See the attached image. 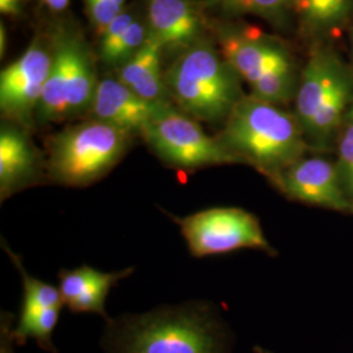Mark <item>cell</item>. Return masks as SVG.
<instances>
[{
  "instance_id": "obj_13",
  "label": "cell",
  "mask_w": 353,
  "mask_h": 353,
  "mask_svg": "<svg viewBox=\"0 0 353 353\" xmlns=\"http://www.w3.org/2000/svg\"><path fill=\"white\" fill-rule=\"evenodd\" d=\"M169 105H159L141 99L115 76L100 79L87 118L140 137L144 127Z\"/></svg>"
},
{
  "instance_id": "obj_20",
  "label": "cell",
  "mask_w": 353,
  "mask_h": 353,
  "mask_svg": "<svg viewBox=\"0 0 353 353\" xmlns=\"http://www.w3.org/2000/svg\"><path fill=\"white\" fill-rule=\"evenodd\" d=\"M204 12L221 16L252 14L270 21H280L290 11V0H203Z\"/></svg>"
},
{
  "instance_id": "obj_12",
  "label": "cell",
  "mask_w": 353,
  "mask_h": 353,
  "mask_svg": "<svg viewBox=\"0 0 353 353\" xmlns=\"http://www.w3.org/2000/svg\"><path fill=\"white\" fill-rule=\"evenodd\" d=\"M272 182L292 201L335 211L351 210V204L341 190L338 172L327 160L303 157Z\"/></svg>"
},
{
  "instance_id": "obj_18",
  "label": "cell",
  "mask_w": 353,
  "mask_h": 353,
  "mask_svg": "<svg viewBox=\"0 0 353 353\" xmlns=\"http://www.w3.org/2000/svg\"><path fill=\"white\" fill-rule=\"evenodd\" d=\"M352 10L353 0H290V11L303 26L316 32L341 26Z\"/></svg>"
},
{
  "instance_id": "obj_7",
  "label": "cell",
  "mask_w": 353,
  "mask_h": 353,
  "mask_svg": "<svg viewBox=\"0 0 353 353\" xmlns=\"http://www.w3.org/2000/svg\"><path fill=\"white\" fill-rule=\"evenodd\" d=\"M194 256L203 258L258 249L272 254L258 217L237 207H214L199 212L174 217Z\"/></svg>"
},
{
  "instance_id": "obj_9",
  "label": "cell",
  "mask_w": 353,
  "mask_h": 353,
  "mask_svg": "<svg viewBox=\"0 0 353 353\" xmlns=\"http://www.w3.org/2000/svg\"><path fill=\"white\" fill-rule=\"evenodd\" d=\"M202 4L195 0H145V20L164 57L176 58L205 39Z\"/></svg>"
},
{
  "instance_id": "obj_1",
  "label": "cell",
  "mask_w": 353,
  "mask_h": 353,
  "mask_svg": "<svg viewBox=\"0 0 353 353\" xmlns=\"http://www.w3.org/2000/svg\"><path fill=\"white\" fill-rule=\"evenodd\" d=\"M103 353H232L233 339L214 303L189 301L109 318Z\"/></svg>"
},
{
  "instance_id": "obj_14",
  "label": "cell",
  "mask_w": 353,
  "mask_h": 353,
  "mask_svg": "<svg viewBox=\"0 0 353 353\" xmlns=\"http://www.w3.org/2000/svg\"><path fill=\"white\" fill-rule=\"evenodd\" d=\"M134 272L126 268L115 272H102L89 265L59 272V290L63 303L74 313H96L108 321L105 303L110 290L122 279Z\"/></svg>"
},
{
  "instance_id": "obj_11",
  "label": "cell",
  "mask_w": 353,
  "mask_h": 353,
  "mask_svg": "<svg viewBox=\"0 0 353 353\" xmlns=\"http://www.w3.org/2000/svg\"><path fill=\"white\" fill-rule=\"evenodd\" d=\"M48 178L45 153L39 151L29 130L11 121L0 128V199L7 201Z\"/></svg>"
},
{
  "instance_id": "obj_2",
  "label": "cell",
  "mask_w": 353,
  "mask_h": 353,
  "mask_svg": "<svg viewBox=\"0 0 353 353\" xmlns=\"http://www.w3.org/2000/svg\"><path fill=\"white\" fill-rule=\"evenodd\" d=\"M216 138L240 163L252 165L270 181L307 151L297 117L252 94L241 99Z\"/></svg>"
},
{
  "instance_id": "obj_22",
  "label": "cell",
  "mask_w": 353,
  "mask_h": 353,
  "mask_svg": "<svg viewBox=\"0 0 353 353\" xmlns=\"http://www.w3.org/2000/svg\"><path fill=\"white\" fill-rule=\"evenodd\" d=\"M3 246L23 278V307H62L64 303L59 288H55L45 281L33 278L30 274L26 272L21 258L16 255L6 243H3Z\"/></svg>"
},
{
  "instance_id": "obj_17",
  "label": "cell",
  "mask_w": 353,
  "mask_h": 353,
  "mask_svg": "<svg viewBox=\"0 0 353 353\" xmlns=\"http://www.w3.org/2000/svg\"><path fill=\"white\" fill-rule=\"evenodd\" d=\"M62 307H21L20 318L11 328L13 341L26 344L29 339L37 341L41 348L57 352L51 341L54 328L57 327Z\"/></svg>"
},
{
  "instance_id": "obj_24",
  "label": "cell",
  "mask_w": 353,
  "mask_h": 353,
  "mask_svg": "<svg viewBox=\"0 0 353 353\" xmlns=\"http://www.w3.org/2000/svg\"><path fill=\"white\" fill-rule=\"evenodd\" d=\"M89 21L101 34L114 19L126 10L127 0H84Z\"/></svg>"
},
{
  "instance_id": "obj_28",
  "label": "cell",
  "mask_w": 353,
  "mask_h": 353,
  "mask_svg": "<svg viewBox=\"0 0 353 353\" xmlns=\"http://www.w3.org/2000/svg\"><path fill=\"white\" fill-rule=\"evenodd\" d=\"M6 50H7V32H6L4 24L1 23L0 24V55H1V58L4 57Z\"/></svg>"
},
{
  "instance_id": "obj_16",
  "label": "cell",
  "mask_w": 353,
  "mask_h": 353,
  "mask_svg": "<svg viewBox=\"0 0 353 353\" xmlns=\"http://www.w3.org/2000/svg\"><path fill=\"white\" fill-rule=\"evenodd\" d=\"M163 58L164 52L160 43L150 36L144 46L127 63L115 70V77L147 101L174 105L165 85Z\"/></svg>"
},
{
  "instance_id": "obj_5",
  "label": "cell",
  "mask_w": 353,
  "mask_h": 353,
  "mask_svg": "<svg viewBox=\"0 0 353 353\" xmlns=\"http://www.w3.org/2000/svg\"><path fill=\"white\" fill-rule=\"evenodd\" d=\"M50 39V75L34 114V126L87 117L100 81L96 58L77 28L58 26Z\"/></svg>"
},
{
  "instance_id": "obj_21",
  "label": "cell",
  "mask_w": 353,
  "mask_h": 353,
  "mask_svg": "<svg viewBox=\"0 0 353 353\" xmlns=\"http://www.w3.org/2000/svg\"><path fill=\"white\" fill-rule=\"evenodd\" d=\"M252 94L258 100L272 103L285 105L292 100L296 92V74L293 63L279 65L268 71L252 85Z\"/></svg>"
},
{
  "instance_id": "obj_23",
  "label": "cell",
  "mask_w": 353,
  "mask_h": 353,
  "mask_svg": "<svg viewBox=\"0 0 353 353\" xmlns=\"http://www.w3.org/2000/svg\"><path fill=\"white\" fill-rule=\"evenodd\" d=\"M137 13L132 8H127L118 14L113 21L106 26V29L100 34V46H99V59L106 65L114 50L119 45L123 34L126 33L128 26L137 19Z\"/></svg>"
},
{
  "instance_id": "obj_8",
  "label": "cell",
  "mask_w": 353,
  "mask_h": 353,
  "mask_svg": "<svg viewBox=\"0 0 353 353\" xmlns=\"http://www.w3.org/2000/svg\"><path fill=\"white\" fill-rule=\"evenodd\" d=\"M50 37L37 36L23 55L0 75V109L4 119L30 130L42 92L50 75Z\"/></svg>"
},
{
  "instance_id": "obj_10",
  "label": "cell",
  "mask_w": 353,
  "mask_h": 353,
  "mask_svg": "<svg viewBox=\"0 0 353 353\" xmlns=\"http://www.w3.org/2000/svg\"><path fill=\"white\" fill-rule=\"evenodd\" d=\"M217 42L228 63L249 85L279 65L293 63L288 51L278 41L258 29L220 26Z\"/></svg>"
},
{
  "instance_id": "obj_4",
  "label": "cell",
  "mask_w": 353,
  "mask_h": 353,
  "mask_svg": "<svg viewBox=\"0 0 353 353\" xmlns=\"http://www.w3.org/2000/svg\"><path fill=\"white\" fill-rule=\"evenodd\" d=\"M135 137L87 118L52 134L45 144L48 178L70 188H85L110 173Z\"/></svg>"
},
{
  "instance_id": "obj_6",
  "label": "cell",
  "mask_w": 353,
  "mask_h": 353,
  "mask_svg": "<svg viewBox=\"0 0 353 353\" xmlns=\"http://www.w3.org/2000/svg\"><path fill=\"white\" fill-rule=\"evenodd\" d=\"M140 138L164 164L179 170L237 164L239 159L216 137H210L194 119L176 105L161 109L144 127Z\"/></svg>"
},
{
  "instance_id": "obj_30",
  "label": "cell",
  "mask_w": 353,
  "mask_h": 353,
  "mask_svg": "<svg viewBox=\"0 0 353 353\" xmlns=\"http://www.w3.org/2000/svg\"><path fill=\"white\" fill-rule=\"evenodd\" d=\"M347 117H348V119L351 121V122H353V106L352 109L348 112V114H347Z\"/></svg>"
},
{
  "instance_id": "obj_25",
  "label": "cell",
  "mask_w": 353,
  "mask_h": 353,
  "mask_svg": "<svg viewBox=\"0 0 353 353\" xmlns=\"http://www.w3.org/2000/svg\"><path fill=\"white\" fill-rule=\"evenodd\" d=\"M341 160L348 173L353 176V122L347 127L339 144Z\"/></svg>"
},
{
  "instance_id": "obj_15",
  "label": "cell",
  "mask_w": 353,
  "mask_h": 353,
  "mask_svg": "<svg viewBox=\"0 0 353 353\" xmlns=\"http://www.w3.org/2000/svg\"><path fill=\"white\" fill-rule=\"evenodd\" d=\"M348 74L334 52L319 50L312 55L303 68L296 93V117L303 131L309 128L321 105Z\"/></svg>"
},
{
  "instance_id": "obj_26",
  "label": "cell",
  "mask_w": 353,
  "mask_h": 353,
  "mask_svg": "<svg viewBox=\"0 0 353 353\" xmlns=\"http://www.w3.org/2000/svg\"><path fill=\"white\" fill-rule=\"evenodd\" d=\"M0 12L17 17L23 12L21 0H0Z\"/></svg>"
},
{
  "instance_id": "obj_3",
  "label": "cell",
  "mask_w": 353,
  "mask_h": 353,
  "mask_svg": "<svg viewBox=\"0 0 353 353\" xmlns=\"http://www.w3.org/2000/svg\"><path fill=\"white\" fill-rule=\"evenodd\" d=\"M165 85L179 110L205 123H223L245 96L240 75L205 38L172 61Z\"/></svg>"
},
{
  "instance_id": "obj_27",
  "label": "cell",
  "mask_w": 353,
  "mask_h": 353,
  "mask_svg": "<svg viewBox=\"0 0 353 353\" xmlns=\"http://www.w3.org/2000/svg\"><path fill=\"white\" fill-rule=\"evenodd\" d=\"M70 1L71 0H43V3L52 12H62L70 6Z\"/></svg>"
},
{
  "instance_id": "obj_19",
  "label": "cell",
  "mask_w": 353,
  "mask_h": 353,
  "mask_svg": "<svg viewBox=\"0 0 353 353\" xmlns=\"http://www.w3.org/2000/svg\"><path fill=\"white\" fill-rule=\"evenodd\" d=\"M352 89V77L348 74L321 105L313 122L305 131V135L316 141L326 140L332 135L341 125V118L351 102Z\"/></svg>"
},
{
  "instance_id": "obj_29",
  "label": "cell",
  "mask_w": 353,
  "mask_h": 353,
  "mask_svg": "<svg viewBox=\"0 0 353 353\" xmlns=\"http://www.w3.org/2000/svg\"><path fill=\"white\" fill-rule=\"evenodd\" d=\"M254 352L255 353H274L272 351H270V350H267V348H263V347H261V345H255L254 348Z\"/></svg>"
}]
</instances>
